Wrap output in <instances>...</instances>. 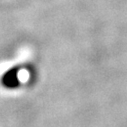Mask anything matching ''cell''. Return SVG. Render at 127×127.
Returning <instances> with one entry per match:
<instances>
[{
  "label": "cell",
  "instance_id": "6da1fadb",
  "mask_svg": "<svg viewBox=\"0 0 127 127\" xmlns=\"http://www.w3.org/2000/svg\"><path fill=\"white\" fill-rule=\"evenodd\" d=\"M2 83L8 88H14L18 86V68H11L5 72L2 77Z\"/></svg>",
  "mask_w": 127,
  "mask_h": 127
}]
</instances>
